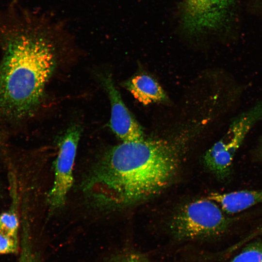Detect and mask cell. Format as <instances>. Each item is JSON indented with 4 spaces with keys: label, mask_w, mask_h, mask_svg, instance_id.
<instances>
[{
    "label": "cell",
    "mask_w": 262,
    "mask_h": 262,
    "mask_svg": "<svg viewBox=\"0 0 262 262\" xmlns=\"http://www.w3.org/2000/svg\"><path fill=\"white\" fill-rule=\"evenodd\" d=\"M124 86L138 101L145 105L165 103L168 98L160 84L147 74H139L127 80Z\"/></svg>",
    "instance_id": "9"
},
{
    "label": "cell",
    "mask_w": 262,
    "mask_h": 262,
    "mask_svg": "<svg viewBox=\"0 0 262 262\" xmlns=\"http://www.w3.org/2000/svg\"><path fill=\"white\" fill-rule=\"evenodd\" d=\"M109 262H152L136 252H124L115 257Z\"/></svg>",
    "instance_id": "14"
},
{
    "label": "cell",
    "mask_w": 262,
    "mask_h": 262,
    "mask_svg": "<svg viewBox=\"0 0 262 262\" xmlns=\"http://www.w3.org/2000/svg\"><path fill=\"white\" fill-rule=\"evenodd\" d=\"M101 82L111 103L110 126L113 132L123 142L143 139L141 126L126 107L111 76H103Z\"/></svg>",
    "instance_id": "7"
},
{
    "label": "cell",
    "mask_w": 262,
    "mask_h": 262,
    "mask_svg": "<svg viewBox=\"0 0 262 262\" xmlns=\"http://www.w3.org/2000/svg\"><path fill=\"white\" fill-rule=\"evenodd\" d=\"M21 245L18 262H39L37 252L33 248L29 234L26 230L23 232Z\"/></svg>",
    "instance_id": "12"
},
{
    "label": "cell",
    "mask_w": 262,
    "mask_h": 262,
    "mask_svg": "<svg viewBox=\"0 0 262 262\" xmlns=\"http://www.w3.org/2000/svg\"><path fill=\"white\" fill-rule=\"evenodd\" d=\"M234 221L216 202L206 197L180 207L171 217L168 227L172 235L180 240L207 239L223 235Z\"/></svg>",
    "instance_id": "3"
},
{
    "label": "cell",
    "mask_w": 262,
    "mask_h": 262,
    "mask_svg": "<svg viewBox=\"0 0 262 262\" xmlns=\"http://www.w3.org/2000/svg\"><path fill=\"white\" fill-rule=\"evenodd\" d=\"M66 28L45 13L34 26L8 43L0 63V115L10 120L29 116L39 104L55 66L54 39Z\"/></svg>",
    "instance_id": "2"
},
{
    "label": "cell",
    "mask_w": 262,
    "mask_h": 262,
    "mask_svg": "<svg viewBox=\"0 0 262 262\" xmlns=\"http://www.w3.org/2000/svg\"></svg>",
    "instance_id": "15"
},
{
    "label": "cell",
    "mask_w": 262,
    "mask_h": 262,
    "mask_svg": "<svg viewBox=\"0 0 262 262\" xmlns=\"http://www.w3.org/2000/svg\"><path fill=\"white\" fill-rule=\"evenodd\" d=\"M18 238L0 229V254L15 253L18 248Z\"/></svg>",
    "instance_id": "13"
},
{
    "label": "cell",
    "mask_w": 262,
    "mask_h": 262,
    "mask_svg": "<svg viewBox=\"0 0 262 262\" xmlns=\"http://www.w3.org/2000/svg\"><path fill=\"white\" fill-rule=\"evenodd\" d=\"M19 220L15 205L0 214V229L17 238Z\"/></svg>",
    "instance_id": "11"
},
{
    "label": "cell",
    "mask_w": 262,
    "mask_h": 262,
    "mask_svg": "<svg viewBox=\"0 0 262 262\" xmlns=\"http://www.w3.org/2000/svg\"><path fill=\"white\" fill-rule=\"evenodd\" d=\"M207 198L216 202L225 213L233 214L262 203V189L212 192Z\"/></svg>",
    "instance_id": "8"
},
{
    "label": "cell",
    "mask_w": 262,
    "mask_h": 262,
    "mask_svg": "<svg viewBox=\"0 0 262 262\" xmlns=\"http://www.w3.org/2000/svg\"><path fill=\"white\" fill-rule=\"evenodd\" d=\"M237 0H183L181 23L189 35L222 29L231 20Z\"/></svg>",
    "instance_id": "5"
},
{
    "label": "cell",
    "mask_w": 262,
    "mask_h": 262,
    "mask_svg": "<svg viewBox=\"0 0 262 262\" xmlns=\"http://www.w3.org/2000/svg\"><path fill=\"white\" fill-rule=\"evenodd\" d=\"M82 133L80 125L69 128L58 141V152L55 163L54 183L49 195L52 210L63 207L73 182V168Z\"/></svg>",
    "instance_id": "6"
},
{
    "label": "cell",
    "mask_w": 262,
    "mask_h": 262,
    "mask_svg": "<svg viewBox=\"0 0 262 262\" xmlns=\"http://www.w3.org/2000/svg\"><path fill=\"white\" fill-rule=\"evenodd\" d=\"M227 262H262V243L255 242Z\"/></svg>",
    "instance_id": "10"
},
{
    "label": "cell",
    "mask_w": 262,
    "mask_h": 262,
    "mask_svg": "<svg viewBox=\"0 0 262 262\" xmlns=\"http://www.w3.org/2000/svg\"><path fill=\"white\" fill-rule=\"evenodd\" d=\"M262 120V99L236 116L224 136L205 153L204 163L218 179H228L234 157L253 127Z\"/></svg>",
    "instance_id": "4"
},
{
    "label": "cell",
    "mask_w": 262,
    "mask_h": 262,
    "mask_svg": "<svg viewBox=\"0 0 262 262\" xmlns=\"http://www.w3.org/2000/svg\"><path fill=\"white\" fill-rule=\"evenodd\" d=\"M200 121L167 137L123 142L105 152L85 179L83 190L96 207L112 210L157 194L180 164Z\"/></svg>",
    "instance_id": "1"
}]
</instances>
